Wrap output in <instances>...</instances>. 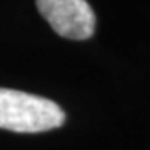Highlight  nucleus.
<instances>
[{"label":"nucleus","instance_id":"f257e3e1","mask_svg":"<svg viewBox=\"0 0 150 150\" xmlns=\"http://www.w3.org/2000/svg\"><path fill=\"white\" fill-rule=\"evenodd\" d=\"M64 110L55 102L12 88H0V129L18 134H38L59 129Z\"/></svg>","mask_w":150,"mask_h":150},{"label":"nucleus","instance_id":"f03ea898","mask_svg":"<svg viewBox=\"0 0 150 150\" xmlns=\"http://www.w3.org/2000/svg\"><path fill=\"white\" fill-rule=\"evenodd\" d=\"M37 8L60 37L87 40L95 30V13L87 0H37Z\"/></svg>","mask_w":150,"mask_h":150}]
</instances>
